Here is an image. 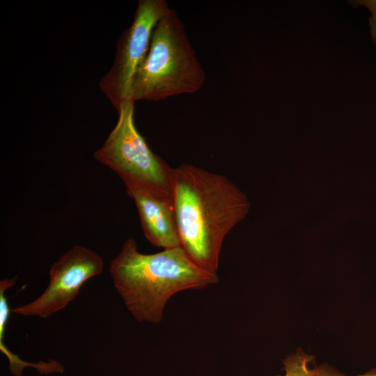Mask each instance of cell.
Instances as JSON below:
<instances>
[{"instance_id": "2", "label": "cell", "mask_w": 376, "mask_h": 376, "mask_svg": "<svg viewBox=\"0 0 376 376\" xmlns=\"http://www.w3.org/2000/svg\"><path fill=\"white\" fill-rule=\"evenodd\" d=\"M109 274L127 309L139 322L157 324L165 306L176 293L201 289L219 281L187 256L181 246L142 253L132 238L112 260Z\"/></svg>"}, {"instance_id": "8", "label": "cell", "mask_w": 376, "mask_h": 376, "mask_svg": "<svg viewBox=\"0 0 376 376\" xmlns=\"http://www.w3.org/2000/svg\"><path fill=\"white\" fill-rule=\"evenodd\" d=\"M312 359V356L299 350L285 358L283 361L285 373L276 376H318L317 368L309 367Z\"/></svg>"}, {"instance_id": "7", "label": "cell", "mask_w": 376, "mask_h": 376, "mask_svg": "<svg viewBox=\"0 0 376 376\" xmlns=\"http://www.w3.org/2000/svg\"><path fill=\"white\" fill-rule=\"evenodd\" d=\"M125 187L134 201L147 240L164 249L180 246L171 194L136 185Z\"/></svg>"}, {"instance_id": "5", "label": "cell", "mask_w": 376, "mask_h": 376, "mask_svg": "<svg viewBox=\"0 0 376 376\" xmlns=\"http://www.w3.org/2000/svg\"><path fill=\"white\" fill-rule=\"evenodd\" d=\"M169 8L164 0H139L132 23L119 38L113 63L99 83L116 111L132 101L133 79L148 53L155 25Z\"/></svg>"}, {"instance_id": "1", "label": "cell", "mask_w": 376, "mask_h": 376, "mask_svg": "<svg viewBox=\"0 0 376 376\" xmlns=\"http://www.w3.org/2000/svg\"><path fill=\"white\" fill-rule=\"evenodd\" d=\"M171 193L180 246L217 274L224 240L248 209L245 198L227 177L189 164L172 168Z\"/></svg>"}, {"instance_id": "10", "label": "cell", "mask_w": 376, "mask_h": 376, "mask_svg": "<svg viewBox=\"0 0 376 376\" xmlns=\"http://www.w3.org/2000/svg\"><path fill=\"white\" fill-rule=\"evenodd\" d=\"M316 368L318 371V376H344L333 368L328 366L322 365ZM358 376H376V369H372L370 371Z\"/></svg>"}, {"instance_id": "9", "label": "cell", "mask_w": 376, "mask_h": 376, "mask_svg": "<svg viewBox=\"0 0 376 376\" xmlns=\"http://www.w3.org/2000/svg\"><path fill=\"white\" fill-rule=\"evenodd\" d=\"M354 7L364 6L370 12L369 17L370 34L376 47V0H355L350 1Z\"/></svg>"}, {"instance_id": "4", "label": "cell", "mask_w": 376, "mask_h": 376, "mask_svg": "<svg viewBox=\"0 0 376 376\" xmlns=\"http://www.w3.org/2000/svg\"><path fill=\"white\" fill-rule=\"evenodd\" d=\"M134 103L128 100L120 106L115 127L94 157L116 172L125 185H140L171 194L172 167L151 150L136 129Z\"/></svg>"}, {"instance_id": "3", "label": "cell", "mask_w": 376, "mask_h": 376, "mask_svg": "<svg viewBox=\"0 0 376 376\" xmlns=\"http://www.w3.org/2000/svg\"><path fill=\"white\" fill-rule=\"evenodd\" d=\"M205 72L177 12L169 8L155 25L148 53L133 79L131 100L160 101L198 92Z\"/></svg>"}, {"instance_id": "6", "label": "cell", "mask_w": 376, "mask_h": 376, "mask_svg": "<svg viewBox=\"0 0 376 376\" xmlns=\"http://www.w3.org/2000/svg\"><path fill=\"white\" fill-rule=\"evenodd\" d=\"M104 261L91 249L77 244L51 267L45 290L31 302L11 311L17 315L47 318L65 308L89 279L102 272Z\"/></svg>"}]
</instances>
